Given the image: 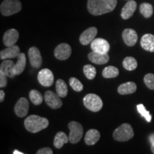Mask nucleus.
Here are the masks:
<instances>
[{
    "mask_svg": "<svg viewBox=\"0 0 154 154\" xmlns=\"http://www.w3.org/2000/svg\"><path fill=\"white\" fill-rule=\"evenodd\" d=\"M139 10L140 14L145 17V18H149L152 16L153 12V6L149 3H142L140 5Z\"/></svg>",
    "mask_w": 154,
    "mask_h": 154,
    "instance_id": "28",
    "label": "nucleus"
},
{
    "mask_svg": "<svg viewBox=\"0 0 154 154\" xmlns=\"http://www.w3.org/2000/svg\"><path fill=\"white\" fill-rule=\"evenodd\" d=\"M151 151L152 153L154 154V143H152L151 144Z\"/></svg>",
    "mask_w": 154,
    "mask_h": 154,
    "instance_id": "39",
    "label": "nucleus"
},
{
    "mask_svg": "<svg viewBox=\"0 0 154 154\" xmlns=\"http://www.w3.org/2000/svg\"><path fill=\"white\" fill-rule=\"evenodd\" d=\"M26 56L24 53H20L17 57V63H15L14 67H13V74H14V76L21 74L24 72L25 66H26Z\"/></svg>",
    "mask_w": 154,
    "mask_h": 154,
    "instance_id": "20",
    "label": "nucleus"
},
{
    "mask_svg": "<svg viewBox=\"0 0 154 154\" xmlns=\"http://www.w3.org/2000/svg\"><path fill=\"white\" fill-rule=\"evenodd\" d=\"M72 54V47L66 43L59 44L54 49V56L57 59L64 61L68 59Z\"/></svg>",
    "mask_w": 154,
    "mask_h": 154,
    "instance_id": "9",
    "label": "nucleus"
},
{
    "mask_svg": "<svg viewBox=\"0 0 154 154\" xmlns=\"http://www.w3.org/2000/svg\"><path fill=\"white\" fill-rule=\"evenodd\" d=\"M49 122L47 119L37 115H31L24 121V126L26 129L31 133L36 134L47 128Z\"/></svg>",
    "mask_w": 154,
    "mask_h": 154,
    "instance_id": "2",
    "label": "nucleus"
},
{
    "mask_svg": "<svg viewBox=\"0 0 154 154\" xmlns=\"http://www.w3.org/2000/svg\"><path fill=\"white\" fill-rule=\"evenodd\" d=\"M37 79L39 84L45 87H49L54 83V74L49 69H44L40 71Z\"/></svg>",
    "mask_w": 154,
    "mask_h": 154,
    "instance_id": "10",
    "label": "nucleus"
},
{
    "mask_svg": "<svg viewBox=\"0 0 154 154\" xmlns=\"http://www.w3.org/2000/svg\"><path fill=\"white\" fill-rule=\"evenodd\" d=\"M56 91L61 98L66 97L68 94V87L66 84L62 79H58L56 82Z\"/></svg>",
    "mask_w": 154,
    "mask_h": 154,
    "instance_id": "25",
    "label": "nucleus"
},
{
    "mask_svg": "<svg viewBox=\"0 0 154 154\" xmlns=\"http://www.w3.org/2000/svg\"><path fill=\"white\" fill-rule=\"evenodd\" d=\"M88 58L92 63L98 65L105 64L109 61V56L108 54H100L94 51L88 54Z\"/></svg>",
    "mask_w": 154,
    "mask_h": 154,
    "instance_id": "18",
    "label": "nucleus"
},
{
    "mask_svg": "<svg viewBox=\"0 0 154 154\" xmlns=\"http://www.w3.org/2000/svg\"><path fill=\"white\" fill-rule=\"evenodd\" d=\"M69 84H70L71 87L75 91L80 92L82 91L84 88V86L82 84V82L79 80L77 79L75 77H72L69 79Z\"/></svg>",
    "mask_w": 154,
    "mask_h": 154,
    "instance_id": "31",
    "label": "nucleus"
},
{
    "mask_svg": "<svg viewBox=\"0 0 154 154\" xmlns=\"http://www.w3.org/2000/svg\"><path fill=\"white\" fill-rule=\"evenodd\" d=\"M69 141V138L65 133L62 131L58 132L55 136L54 140V145L57 149H60L63 147L64 144H66Z\"/></svg>",
    "mask_w": 154,
    "mask_h": 154,
    "instance_id": "24",
    "label": "nucleus"
},
{
    "mask_svg": "<svg viewBox=\"0 0 154 154\" xmlns=\"http://www.w3.org/2000/svg\"><path fill=\"white\" fill-rule=\"evenodd\" d=\"M83 101L86 109L93 112H98L103 107V101L101 99L94 94H88L86 95Z\"/></svg>",
    "mask_w": 154,
    "mask_h": 154,
    "instance_id": "5",
    "label": "nucleus"
},
{
    "mask_svg": "<svg viewBox=\"0 0 154 154\" xmlns=\"http://www.w3.org/2000/svg\"><path fill=\"white\" fill-rule=\"evenodd\" d=\"M136 8H137V3L134 0H129L122 8L121 17L123 19H128L134 14Z\"/></svg>",
    "mask_w": 154,
    "mask_h": 154,
    "instance_id": "17",
    "label": "nucleus"
},
{
    "mask_svg": "<svg viewBox=\"0 0 154 154\" xmlns=\"http://www.w3.org/2000/svg\"><path fill=\"white\" fill-rule=\"evenodd\" d=\"M22 7L19 0H4L0 6V11L3 16L9 17L19 12Z\"/></svg>",
    "mask_w": 154,
    "mask_h": 154,
    "instance_id": "4",
    "label": "nucleus"
},
{
    "mask_svg": "<svg viewBox=\"0 0 154 154\" xmlns=\"http://www.w3.org/2000/svg\"><path fill=\"white\" fill-rule=\"evenodd\" d=\"M14 61L9 59H5L2 62L0 65V72L5 74L9 78H13L15 76L13 74V67H14Z\"/></svg>",
    "mask_w": 154,
    "mask_h": 154,
    "instance_id": "22",
    "label": "nucleus"
},
{
    "mask_svg": "<svg viewBox=\"0 0 154 154\" xmlns=\"http://www.w3.org/2000/svg\"><path fill=\"white\" fill-rule=\"evenodd\" d=\"M149 140L151 142V143H154V134L150 135L149 136Z\"/></svg>",
    "mask_w": 154,
    "mask_h": 154,
    "instance_id": "37",
    "label": "nucleus"
},
{
    "mask_svg": "<svg viewBox=\"0 0 154 154\" xmlns=\"http://www.w3.org/2000/svg\"><path fill=\"white\" fill-rule=\"evenodd\" d=\"M134 136L132 126L129 124H123L114 131L113 137L116 140L121 142L128 141Z\"/></svg>",
    "mask_w": 154,
    "mask_h": 154,
    "instance_id": "3",
    "label": "nucleus"
},
{
    "mask_svg": "<svg viewBox=\"0 0 154 154\" xmlns=\"http://www.w3.org/2000/svg\"><path fill=\"white\" fill-rule=\"evenodd\" d=\"M14 154H24V153H22V152L17 151V150H15V151H14Z\"/></svg>",
    "mask_w": 154,
    "mask_h": 154,
    "instance_id": "38",
    "label": "nucleus"
},
{
    "mask_svg": "<svg viewBox=\"0 0 154 154\" xmlns=\"http://www.w3.org/2000/svg\"><path fill=\"white\" fill-rule=\"evenodd\" d=\"M7 78H8V76H6L3 73L0 72V87H6L7 84Z\"/></svg>",
    "mask_w": 154,
    "mask_h": 154,
    "instance_id": "34",
    "label": "nucleus"
},
{
    "mask_svg": "<svg viewBox=\"0 0 154 154\" xmlns=\"http://www.w3.org/2000/svg\"><path fill=\"white\" fill-rule=\"evenodd\" d=\"M144 83L149 89L154 90V74H148L144 76Z\"/></svg>",
    "mask_w": 154,
    "mask_h": 154,
    "instance_id": "33",
    "label": "nucleus"
},
{
    "mask_svg": "<svg viewBox=\"0 0 154 154\" xmlns=\"http://www.w3.org/2000/svg\"><path fill=\"white\" fill-rule=\"evenodd\" d=\"M128 1H129V0H128Z\"/></svg>",
    "mask_w": 154,
    "mask_h": 154,
    "instance_id": "40",
    "label": "nucleus"
},
{
    "mask_svg": "<svg viewBox=\"0 0 154 154\" xmlns=\"http://www.w3.org/2000/svg\"><path fill=\"white\" fill-rule=\"evenodd\" d=\"M122 38L124 43L128 47H133L138 41V34L132 29H126L122 33Z\"/></svg>",
    "mask_w": 154,
    "mask_h": 154,
    "instance_id": "15",
    "label": "nucleus"
},
{
    "mask_svg": "<svg viewBox=\"0 0 154 154\" xmlns=\"http://www.w3.org/2000/svg\"><path fill=\"white\" fill-rule=\"evenodd\" d=\"M140 46L146 51L154 52V35L151 34H144L140 39Z\"/></svg>",
    "mask_w": 154,
    "mask_h": 154,
    "instance_id": "19",
    "label": "nucleus"
},
{
    "mask_svg": "<svg viewBox=\"0 0 154 154\" xmlns=\"http://www.w3.org/2000/svg\"><path fill=\"white\" fill-rule=\"evenodd\" d=\"M60 96L51 91H46L44 94V101L50 108L53 109H60L62 106V101Z\"/></svg>",
    "mask_w": 154,
    "mask_h": 154,
    "instance_id": "7",
    "label": "nucleus"
},
{
    "mask_svg": "<svg viewBox=\"0 0 154 154\" xmlns=\"http://www.w3.org/2000/svg\"><path fill=\"white\" fill-rule=\"evenodd\" d=\"M136 108H137L138 112L142 116H143V118L148 121V122H151V121L152 119V116H151V113H150L149 111L146 110V108L144 107V106L140 103V104H138Z\"/></svg>",
    "mask_w": 154,
    "mask_h": 154,
    "instance_id": "32",
    "label": "nucleus"
},
{
    "mask_svg": "<svg viewBox=\"0 0 154 154\" xmlns=\"http://www.w3.org/2000/svg\"><path fill=\"white\" fill-rule=\"evenodd\" d=\"M117 5V0H88V12L94 16H99L113 11Z\"/></svg>",
    "mask_w": 154,
    "mask_h": 154,
    "instance_id": "1",
    "label": "nucleus"
},
{
    "mask_svg": "<svg viewBox=\"0 0 154 154\" xmlns=\"http://www.w3.org/2000/svg\"><path fill=\"white\" fill-rule=\"evenodd\" d=\"M137 86L134 82H128L121 84L118 88V92L121 95H128L136 92Z\"/></svg>",
    "mask_w": 154,
    "mask_h": 154,
    "instance_id": "23",
    "label": "nucleus"
},
{
    "mask_svg": "<svg viewBox=\"0 0 154 154\" xmlns=\"http://www.w3.org/2000/svg\"><path fill=\"white\" fill-rule=\"evenodd\" d=\"M68 127L70 131L69 136V141L72 144L79 142L84 134V128L82 124L76 121H71L68 125Z\"/></svg>",
    "mask_w": 154,
    "mask_h": 154,
    "instance_id": "6",
    "label": "nucleus"
},
{
    "mask_svg": "<svg viewBox=\"0 0 154 154\" xmlns=\"http://www.w3.org/2000/svg\"><path fill=\"white\" fill-rule=\"evenodd\" d=\"M100 137H101V134H100L99 131L92 128V129L88 130L86 132L84 141H85L86 145L92 146L99 141Z\"/></svg>",
    "mask_w": 154,
    "mask_h": 154,
    "instance_id": "21",
    "label": "nucleus"
},
{
    "mask_svg": "<svg viewBox=\"0 0 154 154\" xmlns=\"http://www.w3.org/2000/svg\"><path fill=\"white\" fill-rule=\"evenodd\" d=\"M119 71L116 67L113 66H109L103 69L102 72V76L106 79L116 78L119 76Z\"/></svg>",
    "mask_w": 154,
    "mask_h": 154,
    "instance_id": "26",
    "label": "nucleus"
},
{
    "mask_svg": "<svg viewBox=\"0 0 154 154\" xmlns=\"http://www.w3.org/2000/svg\"><path fill=\"white\" fill-rule=\"evenodd\" d=\"M19 36V34L18 31L15 29H11L7 30L3 36L4 44L7 47L15 45V44L18 41Z\"/></svg>",
    "mask_w": 154,
    "mask_h": 154,
    "instance_id": "14",
    "label": "nucleus"
},
{
    "mask_svg": "<svg viewBox=\"0 0 154 154\" xmlns=\"http://www.w3.org/2000/svg\"><path fill=\"white\" fill-rule=\"evenodd\" d=\"M29 99L34 105H40L43 101V96L37 90H32L29 93Z\"/></svg>",
    "mask_w": 154,
    "mask_h": 154,
    "instance_id": "29",
    "label": "nucleus"
},
{
    "mask_svg": "<svg viewBox=\"0 0 154 154\" xmlns=\"http://www.w3.org/2000/svg\"><path fill=\"white\" fill-rule=\"evenodd\" d=\"M138 63L136 59L132 57H127L123 61V66L128 71L135 70L137 68Z\"/></svg>",
    "mask_w": 154,
    "mask_h": 154,
    "instance_id": "27",
    "label": "nucleus"
},
{
    "mask_svg": "<svg viewBox=\"0 0 154 154\" xmlns=\"http://www.w3.org/2000/svg\"><path fill=\"white\" fill-rule=\"evenodd\" d=\"M92 51L96 53L108 54L110 50V44L104 38H95L91 43Z\"/></svg>",
    "mask_w": 154,
    "mask_h": 154,
    "instance_id": "8",
    "label": "nucleus"
},
{
    "mask_svg": "<svg viewBox=\"0 0 154 154\" xmlns=\"http://www.w3.org/2000/svg\"><path fill=\"white\" fill-rule=\"evenodd\" d=\"M36 154H53V151L50 148H42L38 150Z\"/></svg>",
    "mask_w": 154,
    "mask_h": 154,
    "instance_id": "35",
    "label": "nucleus"
},
{
    "mask_svg": "<svg viewBox=\"0 0 154 154\" xmlns=\"http://www.w3.org/2000/svg\"><path fill=\"white\" fill-rule=\"evenodd\" d=\"M28 56L32 66L35 69L40 68L42 64V58L40 51L35 47H31L29 49Z\"/></svg>",
    "mask_w": 154,
    "mask_h": 154,
    "instance_id": "11",
    "label": "nucleus"
},
{
    "mask_svg": "<svg viewBox=\"0 0 154 154\" xmlns=\"http://www.w3.org/2000/svg\"><path fill=\"white\" fill-rule=\"evenodd\" d=\"M19 54H20V49L18 46H11V47H8L6 49L2 50L0 52V59L2 60L14 59V58H17Z\"/></svg>",
    "mask_w": 154,
    "mask_h": 154,
    "instance_id": "16",
    "label": "nucleus"
},
{
    "mask_svg": "<svg viewBox=\"0 0 154 154\" xmlns=\"http://www.w3.org/2000/svg\"><path fill=\"white\" fill-rule=\"evenodd\" d=\"M29 103L26 98L22 97L18 100L14 106V112L17 116L22 118L27 115Z\"/></svg>",
    "mask_w": 154,
    "mask_h": 154,
    "instance_id": "12",
    "label": "nucleus"
},
{
    "mask_svg": "<svg viewBox=\"0 0 154 154\" xmlns=\"http://www.w3.org/2000/svg\"><path fill=\"white\" fill-rule=\"evenodd\" d=\"M5 92H4V91H2V90H1V91H0V101L3 102L4 99H5Z\"/></svg>",
    "mask_w": 154,
    "mask_h": 154,
    "instance_id": "36",
    "label": "nucleus"
},
{
    "mask_svg": "<svg viewBox=\"0 0 154 154\" xmlns=\"http://www.w3.org/2000/svg\"><path fill=\"white\" fill-rule=\"evenodd\" d=\"M83 71H84V75H85L86 77L88 79L92 80L96 77V68L92 66V65H90V64L85 65V66H84V69H83Z\"/></svg>",
    "mask_w": 154,
    "mask_h": 154,
    "instance_id": "30",
    "label": "nucleus"
},
{
    "mask_svg": "<svg viewBox=\"0 0 154 154\" xmlns=\"http://www.w3.org/2000/svg\"><path fill=\"white\" fill-rule=\"evenodd\" d=\"M98 30L96 27H89L87 29L84 31L83 33L81 34L79 37V42L82 45H88V44L91 43L95 39V37L97 34Z\"/></svg>",
    "mask_w": 154,
    "mask_h": 154,
    "instance_id": "13",
    "label": "nucleus"
}]
</instances>
